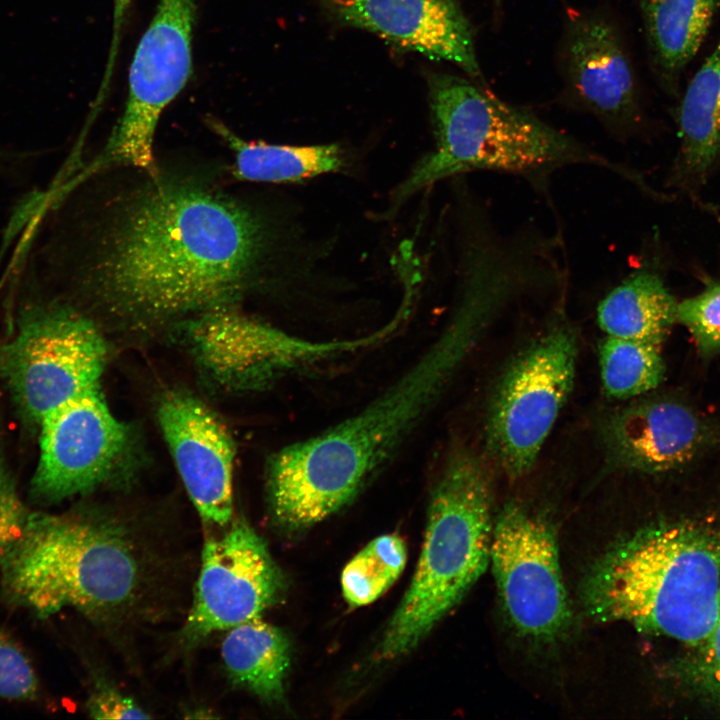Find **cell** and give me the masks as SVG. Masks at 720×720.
Here are the masks:
<instances>
[{
  "mask_svg": "<svg viewBox=\"0 0 720 720\" xmlns=\"http://www.w3.org/2000/svg\"><path fill=\"white\" fill-rule=\"evenodd\" d=\"M185 333L200 367L223 386L250 390L281 375L374 346L399 327L392 320L380 330L355 339L313 341L291 335L232 307L193 315Z\"/></svg>",
  "mask_w": 720,
  "mask_h": 720,
  "instance_id": "9",
  "label": "cell"
},
{
  "mask_svg": "<svg viewBox=\"0 0 720 720\" xmlns=\"http://www.w3.org/2000/svg\"><path fill=\"white\" fill-rule=\"evenodd\" d=\"M680 149L673 179L705 183L720 161V42L691 79L679 110Z\"/></svg>",
  "mask_w": 720,
  "mask_h": 720,
  "instance_id": "18",
  "label": "cell"
},
{
  "mask_svg": "<svg viewBox=\"0 0 720 720\" xmlns=\"http://www.w3.org/2000/svg\"><path fill=\"white\" fill-rule=\"evenodd\" d=\"M654 62L674 75L700 49L720 0H639Z\"/></svg>",
  "mask_w": 720,
  "mask_h": 720,
  "instance_id": "22",
  "label": "cell"
},
{
  "mask_svg": "<svg viewBox=\"0 0 720 720\" xmlns=\"http://www.w3.org/2000/svg\"><path fill=\"white\" fill-rule=\"evenodd\" d=\"M494 1H495V4H497V5L502 2V0H494Z\"/></svg>",
  "mask_w": 720,
  "mask_h": 720,
  "instance_id": "31",
  "label": "cell"
},
{
  "mask_svg": "<svg viewBox=\"0 0 720 720\" xmlns=\"http://www.w3.org/2000/svg\"><path fill=\"white\" fill-rule=\"evenodd\" d=\"M211 128L234 154L232 173L241 181L288 183L336 172L344 165L337 144L291 146L246 141L223 123L210 120Z\"/></svg>",
  "mask_w": 720,
  "mask_h": 720,
  "instance_id": "21",
  "label": "cell"
},
{
  "mask_svg": "<svg viewBox=\"0 0 720 720\" xmlns=\"http://www.w3.org/2000/svg\"><path fill=\"white\" fill-rule=\"evenodd\" d=\"M40 455L32 496L57 502L102 483L128 448L129 432L98 387L78 395L40 421Z\"/></svg>",
  "mask_w": 720,
  "mask_h": 720,
  "instance_id": "13",
  "label": "cell"
},
{
  "mask_svg": "<svg viewBox=\"0 0 720 720\" xmlns=\"http://www.w3.org/2000/svg\"><path fill=\"white\" fill-rule=\"evenodd\" d=\"M680 666L688 683L720 704V614L709 636L692 648L688 661Z\"/></svg>",
  "mask_w": 720,
  "mask_h": 720,
  "instance_id": "27",
  "label": "cell"
},
{
  "mask_svg": "<svg viewBox=\"0 0 720 720\" xmlns=\"http://www.w3.org/2000/svg\"><path fill=\"white\" fill-rule=\"evenodd\" d=\"M407 558L405 542L395 534L370 541L344 567L341 587L350 607L378 599L400 576Z\"/></svg>",
  "mask_w": 720,
  "mask_h": 720,
  "instance_id": "24",
  "label": "cell"
},
{
  "mask_svg": "<svg viewBox=\"0 0 720 720\" xmlns=\"http://www.w3.org/2000/svg\"><path fill=\"white\" fill-rule=\"evenodd\" d=\"M430 107L435 147L395 191L398 205L440 180L473 171L509 173L543 188L561 168L590 165L637 181L629 168L465 78L435 76Z\"/></svg>",
  "mask_w": 720,
  "mask_h": 720,
  "instance_id": "4",
  "label": "cell"
},
{
  "mask_svg": "<svg viewBox=\"0 0 720 720\" xmlns=\"http://www.w3.org/2000/svg\"><path fill=\"white\" fill-rule=\"evenodd\" d=\"M29 513L0 455V562L22 535Z\"/></svg>",
  "mask_w": 720,
  "mask_h": 720,
  "instance_id": "28",
  "label": "cell"
},
{
  "mask_svg": "<svg viewBox=\"0 0 720 720\" xmlns=\"http://www.w3.org/2000/svg\"><path fill=\"white\" fill-rule=\"evenodd\" d=\"M609 458L625 469L664 473L680 469L720 445V427L672 397L637 400L602 425Z\"/></svg>",
  "mask_w": 720,
  "mask_h": 720,
  "instance_id": "15",
  "label": "cell"
},
{
  "mask_svg": "<svg viewBox=\"0 0 720 720\" xmlns=\"http://www.w3.org/2000/svg\"><path fill=\"white\" fill-rule=\"evenodd\" d=\"M143 555L123 526L86 513H29L0 562L5 597L39 618L64 608L113 616L140 596Z\"/></svg>",
  "mask_w": 720,
  "mask_h": 720,
  "instance_id": "5",
  "label": "cell"
},
{
  "mask_svg": "<svg viewBox=\"0 0 720 720\" xmlns=\"http://www.w3.org/2000/svg\"><path fill=\"white\" fill-rule=\"evenodd\" d=\"M490 563L505 614L531 640L559 638L571 624L558 545L541 515L510 502L493 523Z\"/></svg>",
  "mask_w": 720,
  "mask_h": 720,
  "instance_id": "11",
  "label": "cell"
},
{
  "mask_svg": "<svg viewBox=\"0 0 720 720\" xmlns=\"http://www.w3.org/2000/svg\"><path fill=\"white\" fill-rule=\"evenodd\" d=\"M157 416L185 489L203 520L225 525L233 508L234 441L219 417L185 392H169Z\"/></svg>",
  "mask_w": 720,
  "mask_h": 720,
  "instance_id": "16",
  "label": "cell"
},
{
  "mask_svg": "<svg viewBox=\"0 0 720 720\" xmlns=\"http://www.w3.org/2000/svg\"><path fill=\"white\" fill-rule=\"evenodd\" d=\"M39 696L36 672L23 649L0 629V698L34 701Z\"/></svg>",
  "mask_w": 720,
  "mask_h": 720,
  "instance_id": "26",
  "label": "cell"
},
{
  "mask_svg": "<svg viewBox=\"0 0 720 720\" xmlns=\"http://www.w3.org/2000/svg\"><path fill=\"white\" fill-rule=\"evenodd\" d=\"M483 331L471 310L456 306L437 339L375 399L276 452L266 480L277 523L304 529L349 504L432 411Z\"/></svg>",
  "mask_w": 720,
  "mask_h": 720,
  "instance_id": "2",
  "label": "cell"
},
{
  "mask_svg": "<svg viewBox=\"0 0 720 720\" xmlns=\"http://www.w3.org/2000/svg\"><path fill=\"white\" fill-rule=\"evenodd\" d=\"M88 711L96 719L150 718L133 700L113 688H100L90 699Z\"/></svg>",
  "mask_w": 720,
  "mask_h": 720,
  "instance_id": "29",
  "label": "cell"
},
{
  "mask_svg": "<svg viewBox=\"0 0 720 720\" xmlns=\"http://www.w3.org/2000/svg\"><path fill=\"white\" fill-rule=\"evenodd\" d=\"M151 177L102 230L90 272L96 292L139 320L231 307L263 256V223L212 188Z\"/></svg>",
  "mask_w": 720,
  "mask_h": 720,
  "instance_id": "1",
  "label": "cell"
},
{
  "mask_svg": "<svg viewBox=\"0 0 720 720\" xmlns=\"http://www.w3.org/2000/svg\"><path fill=\"white\" fill-rule=\"evenodd\" d=\"M508 365L486 420L489 455L506 476L533 467L574 386L577 336L562 314Z\"/></svg>",
  "mask_w": 720,
  "mask_h": 720,
  "instance_id": "7",
  "label": "cell"
},
{
  "mask_svg": "<svg viewBox=\"0 0 720 720\" xmlns=\"http://www.w3.org/2000/svg\"><path fill=\"white\" fill-rule=\"evenodd\" d=\"M677 322L687 328L703 358L720 353V281L679 302Z\"/></svg>",
  "mask_w": 720,
  "mask_h": 720,
  "instance_id": "25",
  "label": "cell"
},
{
  "mask_svg": "<svg viewBox=\"0 0 720 720\" xmlns=\"http://www.w3.org/2000/svg\"><path fill=\"white\" fill-rule=\"evenodd\" d=\"M221 655L230 678L268 703L284 697L291 649L277 627L255 617L230 629Z\"/></svg>",
  "mask_w": 720,
  "mask_h": 720,
  "instance_id": "20",
  "label": "cell"
},
{
  "mask_svg": "<svg viewBox=\"0 0 720 720\" xmlns=\"http://www.w3.org/2000/svg\"><path fill=\"white\" fill-rule=\"evenodd\" d=\"M581 593L597 621H624L694 648L720 614V534L688 520L641 528L594 563Z\"/></svg>",
  "mask_w": 720,
  "mask_h": 720,
  "instance_id": "3",
  "label": "cell"
},
{
  "mask_svg": "<svg viewBox=\"0 0 720 720\" xmlns=\"http://www.w3.org/2000/svg\"><path fill=\"white\" fill-rule=\"evenodd\" d=\"M195 12L196 0H159L130 66L125 109L94 169L126 165L157 173L155 131L192 74Z\"/></svg>",
  "mask_w": 720,
  "mask_h": 720,
  "instance_id": "10",
  "label": "cell"
},
{
  "mask_svg": "<svg viewBox=\"0 0 720 720\" xmlns=\"http://www.w3.org/2000/svg\"><path fill=\"white\" fill-rule=\"evenodd\" d=\"M345 23L482 77L474 33L457 0H331Z\"/></svg>",
  "mask_w": 720,
  "mask_h": 720,
  "instance_id": "17",
  "label": "cell"
},
{
  "mask_svg": "<svg viewBox=\"0 0 720 720\" xmlns=\"http://www.w3.org/2000/svg\"><path fill=\"white\" fill-rule=\"evenodd\" d=\"M131 2L132 0H114L112 38L108 53V60L104 71V77L100 85L99 93L97 95V100L95 104L96 108L99 107L101 103L105 100V97L107 96L110 87L111 78L113 76L116 58L119 51L123 23L125 20L126 12L129 9Z\"/></svg>",
  "mask_w": 720,
  "mask_h": 720,
  "instance_id": "30",
  "label": "cell"
},
{
  "mask_svg": "<svg viewBox=\"0 0 720 720\" xmlns=\"http://www.w3.org/2000/svg\"><path fill=\"white\" fill-rule=\"evenodd\" d=\"M677 306L660 274L643 268L600 301L597 322L606 336L662 345L677 323Z\"/></svg>",
  "mask_w": 720,
  "mask_h": 720,
  "instance_id": "19",
  "label": "cell"
},
{
  "mask_svg": "<svg viewBox=\"0 0 720 720\" xmlns=\"http://www.w3.org/2000/svg\"><path fill=\"white\" fill-rule=\"evenodd\" d=\"M107 357L104 338L80 312L44 306L24 313L16 335L0 348V376L22 414L40 421L98 387Z\"/></svg>",
  "mask_w": 720,
  "mask_h": 720,
  "instance_id": "8",
  "label": "cell"
},
{
  "mask_svg": "<svg viewBox=\"0 0 720 720\" xmlns=\"http://www.w3.org/2000/svg\"><path fill=\"white\" fill-rule=\"evenodd\" d=\"M491 510L486 464L470 450L455 449L432 489L421 554L378 646L381 659L393 660L414 649L485 572Z\"/></svg>",
  "mask_w": 720,
  "mask_h": 720,
  "instance_id": "6",
  "label": "cell"
},
{
  "mask_svg": "<svg viewBox=\"0 0 720 720\" xmlns=\"http://www.w3.org/2000/svg\"><path fill=\"white\" fill-rule=\"evenodd\" d=\"M560 58L573 101L613 133L629 132L639 116L636 79L613 20L598 12L570 15Z\"/></svg>",
  "mask_w": 720,
  "mask_h": 720,
  "instance_id": "14",
  "label": "cell"
},
{
  "mask_svg": "<svg viewBox=\"0 0 720 720\" xmlns=\"http://www.w3.org/2000/svg\"><path fill=\"white\" fill-rule=\"evenodd\" d=\"M285 590V578L265 541L245 521H237L204 545L184 637L200 640L259 617Z\"/></svg>",
  "mask_w": 720,
  "mask_h": 720,
  "instance_id": "12",
  "label": "cell"
},
{
  "mask_svg": "<svg viewBox=\"0 0 720 720\" xmlns=\"http://www.w3.org/2000/svg\"><path fill=\"white\" fill-rule=\"evenodd\" d=\"M603 388L609 397L630 399L656 389L663 381L661 345L606 336L599 348Z\"/></svg>",
  "mask_w": 720,
  "mask_h": 720,
  "instance_id": "23",
  "label": "cell"
}]
</instances>
